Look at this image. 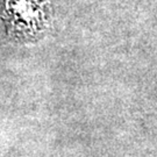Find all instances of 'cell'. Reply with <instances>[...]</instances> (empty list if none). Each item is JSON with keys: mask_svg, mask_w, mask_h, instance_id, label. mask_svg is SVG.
<instances>
[{"mask_svg": "<svg viewBox=\"0 0 157 157\" xmlns=\"http://www.w3.org/2000/svg\"><path fill=\"white\" fill-rule=\"evenodd\" d=\"M51 0H6L4 20L13 39L30 42L49 26Z\"/></svg>", "mask_w": 157, "mask_h": 157, "instance_id": "1", "label": "cell"}]
</instances>
